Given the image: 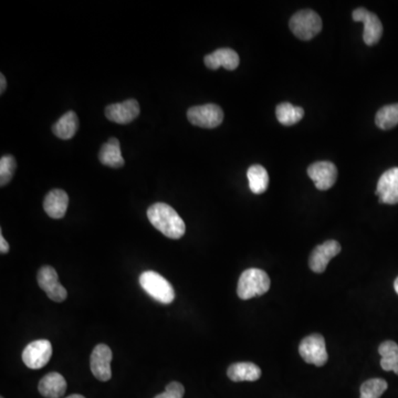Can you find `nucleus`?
<instances>
[{"mask_svg":"<svg viewBox=\"0 0 398 398\" xmlns=\"http://www.w3.org/2000/svg\"><path fill=\"white\" fill-rule=\"evenodd\" d=\"M147 217L153 226L168 238L180 239L185 235V223L168 204L156 203L151 206Z\"/></svg>","mask_w":398,"mask_h":398,"instance_id":"1","label":"nucleus"},{"mask_svg":"<svg viewBox=\"0 0 398 398\" xmlns=\"http://www.w3.org/2000/svg\"><path fill=\"white\" fill-rule=\"evenodd\" d=\"M270 278L260 269H247L239 278L237 293L241 300H249L269 291Z\"/></svg>","mask_w":398,"mask_h":398,"instance_id":"2","label":"nucleus"},{"mask_svg":"<svg viewBox=\"0 0 398 398\" xmlns=\"http://www.w3.org/2000/svg\"><path fill=\"white\" fill-rule=\"evenodd\" d=\"M140 284L148 295L163 305H170L175 299L172 284L158 272H143L140 276Z\"/></svg>","mask_w":398,"mask_h":398,"instance_id":"3","label":"nucleus"},{"mask_svg":"<svg viewBox=\"0 0 398 398\" xmlns=\"http://www.w3.org/2000/svg\"><path fill=\"white\" fill-rule=\"evenodd\" d=\"M290 29L300 40L309 41L322 30V19L315 11H298L290 19Z\"/></svg>","mask_w":398,"mask_h":398,"instance_id":"4","label":"nucleus"},{"mask_svg":"<svg viewBox=\"0 0 398 398\" xmlns=\"http://www.w3.org/2000/svg\"><path fill=\"white\" fill-rule=\"evenodd\" d=\"M299 353L305 363L319 368L325 365L329 358L324 337L319 333L305 337L300 343Z\"/></svg>","mask_w":398,"mask_h":398,"instance_id":"5","label":"nucleus"},{"mask_svg":"<svg viewBox=\"0 0 398 398\" xmlns=\"http://www.w3.org/2000/svg\"><path fill=\"white\" fill-rule=\"evenodd\" d=\"M187 119L195 127L215 129L223 123V112L221 107L211 103L198 105L188 110Z\"/></svg>","mask_w":398,"mask_h":398,"instance_id":"6","label":"nucleus"},{"mask_svg":"<svg viewBox=\"0 0 398 398\" xmlns=\"http://www.w3.org/2000/svg\"><path fill=\"white\" fill-rule=\"evenodd\" d=\"M353 21L363 23L364 33L363 40L368 46H374L383 36V25L375 13L366 11L365 8H358L352 13Z\"/></svg>","mask_w":398,"mask_h":398,"instance_id":"7","label":"nucleus"},{"mask_svg":"<svg viewBox=\"0 0 398 398\" xmlns=\"http://www.w3.org/2000/svg\"><path fill=\"white\" fill-rule=\"evenodd\" d=\"M52 356V345L48 340L29 343L23 352V361L27 368L39 370L46 366Z\"/></svg>","mask_w":398,"mask_h":398,"instance_id":"8","label":"nucleus"},{"mask_svg":"<svg viewBox=\"0 0 398 398\" xmlns=\"http://www.w3.org/2000/svg\"><path fill=\"white\" fill-rule=\"evenodd\" d=\"M38 284L52 301L64 302L68 297L66 288L59 281L58 274L52 267L45 266L39 270Z\"/></svg>","mask_w":398,"mask_h":398,"instance_id":"9","label":"nucleus"},{"mask_svg":"<svg viewBox=\"0 0 398 398\" xmlns=\"http://www.w3.org/2000/svg\"><path fill=\"white\" fill-rule=\"evenodd\" d=\"M111 349L105 344H99L92 351L91 358H90V368L92 374L102 382L111 380Z\"/></svg>","mask_w":398,"mask_h":398,"instance_id":"10","label":"nucleus"},{"mask_svg":"<svg viewBox=\"0 0 398 398\" xmlns=\"http://www.w3.org/2000/svg\"><path fill=\"white\" fill-rule=\"evenodd\" d=\"M341 252V245L335 240H327L322 245L315 247L312 254L310 256L309 266L313 272L322 274L327 269L331 259L336 257Z\"/></svg>","mask_w":398,"mask_h":398,"instance_id":"11","label":"nucleus"},{"mask_svg":"<svg viewBox=\"0 0 398 398\" xmlns=\"http://www.w3.org/2000/svg\"><path fill=\"white\" fill-rule=\"evenodd\" d=\"M308 175L319 190H327L334 186L337 178L336 166L331 162L313 163L308 168Z\"/></svg>","mask_w":398,"mask_h":398,"instance_id":"12","label":"nucleus"},{"mask_svg":"<svg viewBox=\"0 0 398 398\" xmlns=\"http://www.w3.org/2000/svg\"><path fill=\"white\" fill-rule=\"evenodd\" d=\"M376 195L382 204H398V168H391L383 172L378 180Z\"/></svg>","mask_w":398,"mask_h":398,"instance_id":"13","label":"nucleus"},{"mask_svg":"<svg viewBox=\"0 0 398 398\" xmlns=\"http://www.w3.org/2000/svg\"><path fill=\"white\" fill-rule=\"evenodd\" d=\"M140 115V105L136 100L131 99L105 107V117L117 124H127Z\"/></svg>","mask_w":398,"mask_h":398,"instance_id":"14","label":"nucleus"},{"mask_svg":"<svg viewBox=\"0 0 398 398\" xmlns=\"http://www.w3.org/2000/svg\"><path fill=\"white\" fill-rule=\"evenodd\" d=\"M206 66L211 70H217V69L223 68L226 70H235L238 68L239 56L236 51L230 48H221L218 50L213 51V54H207L205 57Z\"/></svg>","mask_w":398,"mask_h":398,"instance_id":"15","label":"nucleus"},{"mask_svg":"<svg viewBox=\"0 0 398 398\" xmlns=\"http://www.w3.org/2000/svg\"><path fill=\"white\" fill-rule=\"evenodd\" d=\"M69 206L68 194L62 189H52L47 194L43 209L51 218L62 219L66 215Z\"/></svg>","mask_w":398,"mask_h":398,"instance_id":"16","label":"nucleus"},{"mask_svg":"<svg viewBox=\"0 0 398 398\" xmlns=\"http://www.w3.org/2000/svg\"><path fill=\"white\" fill-rule=\"evenodd\" d=\"M38 390L43 397L60 398L66 393V382L62 374L52 372L39 382Z\"/></svg>","mask_w":398,"mask_h":398,"instance_id":"17","label":"nucleus"},{"mask_svg":"<svg viewBox=\"0 0 398 398\" xmlns=\"http://www.w3.org/2000/svg\"><path fill=\"white\" fill-rule=\"evenodd\" d=\"M99 158L103 165L113 168H123L125 160L121 152L119 140L115 137H111L105 144L102 145Z\"/></svg>","mask_w":398,"mask_h":398,"instance_id":"18","label":"nucleus"},{"mask_svg":"<svg viewBox=\"0 0 398 398\" xmlns=\"http://www.w3.org/2000/svg\"><path fill=\"white\" fill-rule=\"evenodd\" d=\"M227 375L233 382H254L262 377V370L254 363H235L229 366Z\"/></svg>","mask_w":398,"mask_h":398,"instance_id":"19","label":"nucleus"},{"mask_svg":"<svg viewBox=\"0 0 398 398\" xmlns=\"http://www.w3.org/2000/svg\"><path fill=\"white\" fill-rule=\"evenodd\" d=\"M79 127L78 115L74 111L66 112L52 127V132L62 140H70L76 135Z\"/></svg>","mask_w":398,"mask_h":398,"instance_id":"20","label":"nucleus"},{"mask_svg":"<svg viewBox=\"0 0 398 398\" xmlns=\"http://www.w3.org/2000/svg\"><path fill=\"white\" fill-rule=\"evenodd\" d=\"M378 353L382 356L380 366L386 372H394L398 375V345L394 341H385L378 348Z\"/></svg>","mask_w":398,"mask_h":398,"instance_id":"21","label":"nucleus"},{"mask_svg":"<svg viewBox=\"0 0 398 398\" xmlns=\"http://www.w3.org/2000/svg\"><path fill=\"white\" fill-rule=\"evenodd\" d=\"M249 187L252 193L260 195L269 187V175L266 168L262 165H252L247 172Z\"/></svg>","mask_w":398,"mask_h":398,"instance_id":"22","label":"nucleus"},{"mask_svg":"<svg viewBox=\"0 0 398 398\" xmlns=\"http://www.w3.org/2000/svg\"><path fill=\"white\" fill-rule=\"evenodd\" d=\"M276 119L284 127L297 124L305 117V110L300 107H294L289 102L280 103L276 109Z\"/></svg>","mask_w":398,"mask_h":398,"instance_id":"23","label":"nucleus"},{"mask_svg":"<svg viewBox=\"0 0 398 398\" xmlns=\"http://www.w3.org/2000/svg\"><path fill=\"white\" fill-rule=\"evenodd\" d=\"M375 123L380 129H391L398 125V103L386 105L376 113Z\"/></svg>","mask_w":398,"mask_h":398,"instance_id":"24","label":"nucleus"},{"mask_svg":"<svg viewBox=\"0 0 398 398\" xmlns=\"http://www.w3.org/2000/svg\"><path fill=\"white\" fill-rule=\"evenodd\" d=\"M388 388L386 380L382 378H372L361 386V398H380Z\"/></svg>","mask_w":398,"mask_h":398,"instance_id":"25","label":"nucleus"},{"mask_svg":"<svg viewBox=\"0 0 398 398\" xmlns=\"http://www.w3.org/2000/svg\"><path fill=\"white\" fill-rule=\"evenodd\" d=\"M16 160L11 155H4L0 160V185L6 186L13 177Z\"/></svg>","mask_w":398,"mask_h":398,"instance_id":"26","label":"nucleus"},{"mask_svg":"<svg viewBox=\"0 0 398 398\" xmlns=\"http://www.w3.org/2000/svg\"><path fill=\"white\" fill-rule=\"evenodd\" d=\"M185 388L178 382H172L166 386L164 393L158 394L154 398H183Z\"/></svg>","mask_w":398,"mask_h":398,"instance_id":"27","label":"nucleus"},{"mask_svg":"<svg viewBox=\"0 0 398 398\" xmlns=\"http://www.w3.org/2000/svg\"><path fill=\"white\" fill-rule=\"evenodd\" d=\"M9 249H11V247H9V244L4 238L3 233H1V236H0V252L3 254H8Z\"/></svg>","mask_w":398,"mask_h":398,"instance_id":"28","label":"nucleus"},{"mask_svg":"<svg viewBox=\"0 0 398 398\" xmlns=\"http://www.w3.org/2000/svg\"><path fill=\"white\" fill-rule=\"evenodd\" d=\"M0 81H1V86H0V93L3 94L5 92L6 86H7V81H6L5 76L3 74H0Z\"/></svg>","mask_w":398,"mask_h":398,"instance_id":"29","label":"nucleus"},{"mask_svg":"<svg viewBox=\"0 0 398 398\" xmlns=\"http://www.w3.org/2000/svg\"><path fill=\"white\" fill-rule=\"evenodd\" d=\"M66 398H86L84 396L80 395V394H74V395L68 396Z\"/></svg>","mask_w":398,"mask_h":398,"instance_id":"30","label":"nucleus"},{"mask_svg":"<svg viewBox=\"0 0 398 398\" xmlns=\"http://www.w3.org/2000/svg\"><path fill=\"white\" fill-rule=\"evenodd\" d=\"M394 289H395L396 293L398 294V276L397 279H396L395 282H394Z\"/></svg>","mask_w":398,"mask_h":398,"instance_id":"31","label":"nucleus"},{"mask_svg":"<svg viewBox=\"0 0 398 398\" xmlns=\"http://www.w3.org/2000/svg\"><path fill=\"white\" fill-rule=\"evenodd\" d=\"M1 398H4V397H1Z\"/></svg>","mask_w":398,"mask_h":398,"instance_id":"32","label":"nucleus"}]
</instances>
